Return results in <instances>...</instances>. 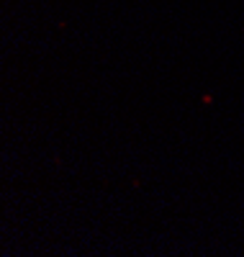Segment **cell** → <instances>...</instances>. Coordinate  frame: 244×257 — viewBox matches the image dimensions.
<instances>
[]
</instances>
